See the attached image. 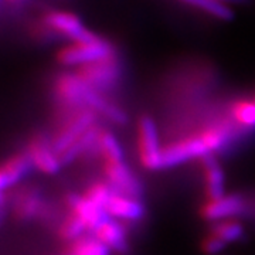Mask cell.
Returning <instances> with one entry per match:
<instances>
[{
  "mask_svg": "<svg viewBox=\"0 0 255 255\" xmlns=\"http://www.w3.org/2000/svg\"><path fill=\"white\" fill-rule=\"evenodd\" d=\"M183 3L197 7V9L206 11L207 14L213 16V17L219 18V20H224V21H230L234 18V10L230 6H224L220 4L214 0H180Z\"/></svg>",
  "mask_w": 255,
  "mask_h": 255,
  "instance_id": "obj_23",
  "label": "cell"
},
{
  "mask_svg": "<svg viewBox=\"0 0 255 255\" xmlns=\"http://www.w3.org/2000/svg\"><path fill=\"white\" fill-rule=\"evenodd\" d=\"M91 90L92 87L80 78L77 73H64L55 80V95L58 101L68 108H85V100Z\"/></svg>",
  "mask_w": 255,
  "mask_h": 255,
  "instance_id": "obj_7",
  "label": "cell"
},
{
  "mask_svg": "<svg viewBox=\"0 0 255 255\" xmlns=\"http://www.w3.org/2000/svg\"><path fill=\"white\" fill-rule=\"evenodd\" d=\"M77 75L97 91L108 90L121 78L122 67L117 57L81 65L77 68Z\"/></svg>",
  "mask_w": 255,
  "mask_h": 255,
  "instance_id": "obj_3",
  "label": "cell"
},
{
  "mask_svg": "<svg viewBox=\"0 0 255 255\" xmlns=\"http://www.w3.org/2000/svg\"><path fill=\"white\" fill-rule=\"evenodd\" d=\"M101 128L100 127H92L87 133H84L77 142H74L73 145L70 146L65 152H63L60 155V159H61V163L68 164L74 162L75 159H78V156L88 152L91 147H97V143H98V136H100Z\"/></svg>",
  "mask_w": 255,
  "mask_h": 255,
  "instance_id": "obj_17",
  "label": "cell"
},
{
  "mask_svg": "<svg viewBox=\"0 0 255 255\" xmlns=\"http://www.w3.org/2000/svg\"><path fill=\"white\" fill-rule=\"evenodd\" d=\"M137 156L146 170L155 172L163 169V146L153 119L147 115L137 121Z\"/></svg>",
  "mask_w": 255,
  "mask_h": 255,
  "instance_id": "obj_2",
  "label": "cell"
},
{
  "mask_svg": "<svg viewBox=\"0 0 255 255\" xmlns=\"http://www.w3.org/2000/svg\"><path fill=\"white\" fill-rule=\"evenodd\" d=\"M65 204L68 206V209L73 214L84 221L87 230H91L92 233L100 227L101 224H104L105 221L111 219L107 210L88 200L84 194L80 196L75 193H68L65 196Z\"/></svg>",
  "mask_w": 255,
  "mask_h": 255,
  "instance_id": "obj_11",
  "label": "cell"
},
{
  "mask_svg": "<svg viewBox=\"0 0 255 255\" xmlns=\"http://www.w3.org/2000/svg\"><path fill=\"white\" fill-rule=\"evenodd\" d=\"M203 172H204V182H206V193L207 199L214 200L226 194V177L224 170L219 163V160L213 155L201 157Z\"/></svg>",
  "mask_w": 255,
  "mask_h": 255,
  "instance_id": "obj_14",
  "label": "cell"
},
{
  "mask_svg": "<svg viewBox=\"0 0 255 255\" xmlns=\"http://www.w3.org/2000/svg\"><path fill=\"white\" fill-rule=\"evenodd\" d=\"M43 23L53 33L67 37V38L73 40V43L85 41L95 34L88 28H85L81 18L71 11H61V10L48 11L43 18Z\"/></svg>",
  "mask_w": 255,
  "mask_h": 255,
  "instance_id": "obj_4",
  "label": "cell"
},
{
  "mask_svg": "<svg viewBox=\"0 0 255 255\" xmlns=\"http://www.w3.org/2000/svg\"><path fill=\"white\" fill-rule=\"evenodd\" d=\"M97 117H95V111L84 108L81 112L75 114L73 118L68 121V124L57 133V136L53 140V147L54 150L61 155L65 152L74 142H77L80 137L87 133L92 127H95Z\"/></svg>",
  "mask_w": 255,
  "mask_h": 255,
  "instance_id": "obj_5",
  "label": "cell"
},
{
  "mask_svg": "<svg viewBox=\"0 0 255 255\" xmlns=\"http://www.w3.org/2000/svg\"><path fill=\"white\" fill-rule=\"evenodd\" d=\"M112 57H117L114 44L104 37L94 34L85 41L73 43L61 48L57 53V61L64 67H81Z\"/></svg>",
  "mask_w": 255,
  "mask_h": 255,
  "instance_id": "obj_1",
  "label": "cell"
},
{
  "mask_svg": "<svg viewBox=\"0 0 255 255\" xmlns=\"http://www.w3.org/2000/svg\"><path fill=\"white\" fill-rule=\"evenodd\" d=\"M233 122L240 128L254 129L255 128V100L254 97L237 100L230 108Z\"/></svg>",
  "mask_w": 255,
  "mask_h": 255,
  "instance_id": "obj_19",
  "label": "cell"
},
{
  "mask_svg": "<svg viewBox=\"0 0 255 255\" xmlns=\"http://www.w3.org/2000/svg\"><path fill=\"white\" fill-rule=\"evenodd\" d=\"M10 6H21L26 0H6Z\"/></svg>",
  "mask_w": 255,
  "mask_h": 255,
  "instance_id": "obj_28",
  "label": "cell"
},
{
  "mask_svg": "<svg viewBox=\"0 0 255 255\" xmlns=\"http://www.w3.org/2000/svg\"><path fill=\"white\" fill-rule=\"evenodd\" d=\"M209 155L199 135L174 140L163 147V169L186 163L191 159H201Z\"/></svg>",
  "mask_w": 255,
  "mask_h": 255,
  "instance_id": "obj_6",
  "label": "cell"
},
{
  "mask_svg": "<svg viewBox=\"0 0 255 255\" xmlns=\"http://www.w3.org/2000/svg\"><path fill=\"white\" fill-rule=\"evenodd\" d=\"M94 237H97L102 244L110 248L111 251L115 253H127L128 238L127 230L119 223V220L110 219L101 224L100 227L94 231Z\"/></svg>",
  "mask_w": 255,
  "mask_h": 255,
  "instance_id": "obj_15",
  "label": "cell"
},
{
  "mask_svg": "<svg viewBox=\"0 0 255 255\" xmlns=\"http://www.w3.org/2000/svg\"><path fill=\"white\" fill-rule=\"evenodd\" d=\"M110 248L102 244L97 237L82 236L71 243V246L65 251V255H110Z\"/></svg>",
  "mask_w": 255,
  "mask_h": 255,
  "instance_id": "obj_20",
  "label": "cell"
},
{
  "mask_svg": "<svg viewBox=\"0 0 255 255\" xmlns=\"http://www.w3.org/2000/svg\"><path fill=\"white\" fill-rule=\"evenodd\" d=\"M97 147L105 162H124V150L119 140L110 130L101 129Z\"/></svg>",
  "mask_w": 255,
  "mask_h": 255,
  "instance_id": "obj_21",
  "label": "cell"
},
{
  "mask_svg": "<svg viewBox=\"0 0 255 255\" xmlns=\"http://www.w3.org/2000/svg\"><path fill=\"white\" fill-rule=\"evenodd\" d=\"M226 246L227 244L223 240L209 233V236L201 241V251L206 255H217L226 248Z\"/></svg>",
  "mask_w": 255,
  "mask_h": 255,
  "instance_id": "obj_26",
  "label": "cell"
},
{
  "mask_svg": "<svg viewBox=\"0 0 255 255\" xmlns=\"http://www.w3.org/2000/svg\"><path fill=\"white\" fill-rule=\"evenodd\" d=\"M33 162L30 159L27 152L16 153L9 157L4 163L1 164L0 169V189L4 191L16 186L23 177H26L27 173L33 169Z\"/></svg>",
  "mask_w": 255,
  "mask_h": 255,
  "instance_id": "obj_13",
  "label": "cell"
},
{
  "mask_svg": "<svg viewBox=\"0 0 255 255\" xmlns=\"http://www.w3.org/2000/svg\"><path fill=\"white\" fill-rule=\"evenodd\" d=\"M197 135L201 139L203 145L206 146L209 155H213L228 145V142L234 136V128L226 121H220L214 125L201 129Z\"/></svg>",
  "mask_w": 255,
  "mask_h": 255,
  "instance_id": "obj_16",
  "label": "cell"
},
{
  "mask_svg": "<svg viewBox=\"0 0 255 255\" xmlns=\"http://www.w3.org/2000/svg\"><path fill=\"white\" fill-rule=\"evenodd\" d=\"M104 173L108 183L117 193L136 199L142 196V183L137 180L136 176L125 162H105Z\"/></svg>",
  "mask_w": 255,
  "mask_h": 255,
  "instance_id": "obj_8",
  "label": "cell"
},
{
  "mask_svg": "<svg viewBox=\"0 0 255 255\" xmlns=\"http://www.w3.org/2000/svg\"><path fill=\"white\" fill-rule=\"evenodd\" d=\"M85 230H87V226L84 224V221L70 211V214L63 220V223L58 227V236L65 241L73 243L75 240L82 237Z\"/></svg>",
  "mask_w": 255,
  "mask_h": 255,
  "instance_id": "obj_24",
  "label": "cell"
},
{
  "mask_svg": "<svg viewBox=\"0 0 255 255\" xmlns=\"http://www.w3.org/2000/svg\"><path fill=\"white\" fill-rule=\"evenodd\" d=\"M214 1H217L220 4H224V6H233V4H247L250 0H214Z\"/></svg>",
  "mask_w": 255,
  "mask_h": 255,
  "instance_id": "obj_27",
  "label": "cell"
},
{
  "mask_svg": "<svg viewBox=\"0 0 255 255\" xmlns=\"http://www.w3.org/2000/svg\"><path fill=\"white\" fill-rule=\"evenodd\" d=\"M246 207V200L240 194H224L219 199L206 201L201 206L200 216L207 221L217 223L243 214Z\"/></svg>",
  "mask_w": 255,
  "mask_h": 255,
  "instance_id": "obj_9",
  "label": "cell"
},
{
  "mask_svg": "<svg viewBox=\"0 0 255 255\" xmlns=\"http://www.w3.org/2000/svg\"><path fill=\"white\" fill-rule=\"evenodd\" d=\"M117 191L112 189L108 182H95L88 186V189L85 190L84 196L91 200L92 203H95L100 207H107L108 201L111 200V197L115 194Z\"/></svg>",
  "mask_w": 255,
  "mask_h": 255,
  "instance_id": "obj_25",
  "label": "cell"
},
{
  "mask_svg": "<svg viewBox=\"0 0 255 255\" xmlns=\"http://www.w3.org/2000/svg\"><path fill=\"white\" fill-rule=\"evenodd\" d=\"M43 209V199L40 191L31 190L24 191L16 201L14 213L20 220H31L40 214Z\"/></svg>",
  "mask_w": 255,
  "mask_h": 255,
  "instance_id": "obj_18",
  "label": "cell"
},
{
  "mask_svg": "<svg viewBox=\"0 0 255 255\" xmlns=\"http://www.w3.org/2000/svg\"><path fill=\"white\" fill-rule=\"evenodd\" d=\"M210 233L223 240L226 244H231L244 237V226L237 220H221L213 224Z\"/></svg>",
  "mask_w": 255,
  "mask_h": 255,
  "instance_id": "obj_22",
  "label": "cell"
},
{
  "mask_svg": "<svg viewBox=\"0 0 255 255\" xmlns=\"http://www.w3.org/2000/svg\"><path fill=\"white\" fill-rule=\"evenodd\" d=\"M33 162V166L41 173L53 176L61 169V159L53 147V142H50L44 136H36L30 140L26 150Z\"/></svg>",
  "mask_w": 255,
  "mask_h": 255,
  "instance_id": "obj_10",
  "label": "cell"
},
{
  "mask_svg": "<svg viewBox=\"0 0 255 255\" xmlns=\"http://www.w3.org/2000/svg\"><path fill=\"white\" fill-rule=\"evenodd\" d=\"M105 210L111 219L124 221H137L145 216V206L142 201L121 193H115L111 197Z\"/></svg>",
  "mask_w": 255,
  "mask_h": 255,
  "instance_id": "obj_12",
  "label": "cell"
},
{
  "mask_svg": "<svg viewBox=\"0 0 255 255\" xmlns=\"http://www.w3.org/2000/svg\"><path fill=\"white\" fill-rule=\"evenodd\" d=\"M254 100H255V95H254Z\"/></svg>",
  "mask_w": 255,
  "mask_h": 255,
  "instance_id": "obj_29",
  "label": "cell"
}]
</instances>
